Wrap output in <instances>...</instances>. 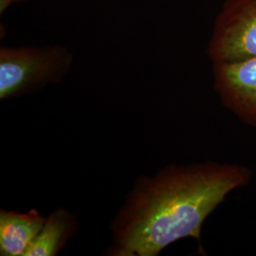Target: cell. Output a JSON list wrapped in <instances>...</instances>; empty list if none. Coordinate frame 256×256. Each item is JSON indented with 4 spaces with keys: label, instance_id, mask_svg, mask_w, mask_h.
<instances>
[{
    "label": "cell",
    "instance_id": "obj_1",
    "mask_svg": "<svg viewBox=\"0 0 256 256\" xmlns=\"http://www.w3.org/2000/svg\"><path fill=\"white\" fill-rule=\"evenodd\" d=\"M240 165H170L140 176L110 224V256H156L182 238L200 239L202 225L230 192L247 184Z\"/></svg>",
    "mask_w": 256,
    "mask_h": 256
},
{
    "label": "cell",
    "instance_id": "obj_2",
    "mask_svg": "<svg viewBox=\"0 0 256 256\" xmlns=\"http://www.w3.org/2000/svg\"><path fill=\"white\" fill-rule=\"evenodd\" d=\"M72 63L74 55L66 46H2L0 100L32 94L61 82Z\"/></svg>",
    "mask_w": 256,
    "mask_h": 256
},
{
    "label": "cell",
    "instance_id": "obj_3",
    "mask_svg": "<svg viewBox=\"0 0 256 256\" xmlns=\"http://www.w3.org/2000/svg\"><path fill=\"white\" fill-rule=\"evenodd\" d=\"M208 55L214 63L256 57V0H226L216 19Z\"/></svg>",
    "mask_w": 256,
    "mask_h": 256
},
{
    "label": "cell",
    "instance_id": "obj_4",
    "mask_svg": "<svg viewBox=\"0 0 256 256\" xmlns=\"http://www.w3.org/2000/svg\"><path fill=\"white\" fill-rule=\"evenodd\" d=\"M214 88L221 102L240 119L256 126V57L214 63Z\"/></svg>",
    "mask_w": 256,
    "mask_h": 256
},
{
    "label": "cell",
    "instance_id": "obj_5",
    "mask_svg": "<svg viewBox=\"0 0 256 256\" xmlns=\"http://www.w3.org/2000/svg\"><path fill=\"white\" fill-rule=\"evenodd\" d=\"M46 216L36 209L28 212L0 210V256H26Z\"/></svg>",
    "mask_w": 256,
    "mask_h": 256
},
{
    "label": "cell",
    "instance_id": "obj_6",
    "mask_svg": "<svg viewBox=\"0 0 256 256\" xmlns=\"http://www.w3.org/2000/svg\"><path fill=\"white\" fill-rule=\"evenodd\" d=\"M78 222L72 212L58 208L46 216L39 232L26 256H56L74 236L78 229Z\"/></svg>",
    "mask_w": 256,
    "mask_h": 256
},
{
    "label": "cell",
    "instance_id": "obj_7",
    "mask_svg": "<svg viewBox=\"0 0 256 256\" xmlns=\"http://www.w3.org/2000/svg\"><path fill=\"white\" fill-rule=\"evenodd\" d=\"M23 0H0V12L1 14L9 8L10 6L14 3H18Z\"/></svg>",
    "mask_w": 256,
    "mask_h": 256
}]
</instances>
